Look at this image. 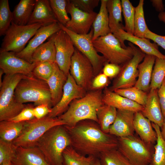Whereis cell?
Segmentation results:
<instances>
[{
    "mask_svg": "<svg viewBox=\"0 0 165 165\" xmlns=\"http://www.w3.org/2000/svg\"><path fill=\"white\" fill-rule=\"evenodd\" d=\"M56 62L45 61L36 64L32 73L37 78L47 81L52 74Z\"/></svg>",
    "mask_w": 165,
    "mask_h": 165,
    "instance_id": "cell-42",
    "label": "cell"
},
{
    "mask_svg": "<svg viewBox=\"0 0 165 165\" xmlns=\"http://www.w3.org/2000/svg\"><path fill=\"white\" fill-rule=\"evenodd\" d=\"M56 62L60 69L67 76L70 73L72 57L75 47L69 35L61 29L54 34Z\"/></svg>",
    "mask_w": 165,
    "mask_h": 165,
    "instance_id": "cell-13",
    "label": "cell"
},
{
    "mask_svg": "<svg viewBox=\"0 0 165 165\" xmlns=\"http://www.w3.org/2000/svg\"><path fill=\"white\" fill-rule=\"evenodd\" d=\"M118 150L133 165H149L153 153L148 144L134 135L117 138Z\"/></svg>",
    "mask_w": 165,
    "mask_h": 165,
    "instance_id": "cell-9",
    "label": "cell"
},
{
    "mask_svg": "<svg viewBox=\"0 0 165 165\" xmlns=\"http://www.w3.org/2000/svg\"><path fill=\"white\" fill-rule=\"evenodd\" d=\"M158 95L162 112L165 117V79L160 87L158 90Z\"/></svg>",
    "mask_w": 165,
    "mask_h": 165,
    "instance_id": "cell-50",
    "label": "cell"
},
{
    "mask_svg": "<svg viewBox=\"0 0 165 165\" xmlns=\"http://www.w3.org/2000/svg\"><path fill=\"white\" fill-rule=\"evenodd\" d=\"M0 165H13L11 161H7L5 162Z\"/></svg>",
    "mask_w": 165,
    "mask_h": 165,
    "instance_id": "cell-55",
    "label": "cell"
},
{
    "mask_svg": "<svg viewBox=\"0 0 165 165\" xmlns=\"http://www.w3.org/2000/svg\"><path fill=\"white\" fill-rule=\"evenodd\" d=\"M66 124L64 120L58 117L51 118L47 116L25 121L21 134L13 142L17 147H35L38 140L50 129Z\"/></svg>",
    "mask_w": 165,
    "mask_h": 165,
    "instance_id": "cell-7",
    "label": "cell"
},
{
    "mask_svg": "<svg viewBox=\"0 0 165 165\" xmlns=\"http://www.w3.org/2000/svg\"><path fill=\"white\" fill-rule=\"evenodd\" d=\"M67 76L61 70L57 63L51 76L46 82L50 92L52 106L57 105L62 95Z\"/></svg>",
    "mask_w": 165,
    "mask_h": 165,
    "instance_id": "cell-26",
    "label": "cell"
},
{
    "mask_svg": "<svg viewBox=\"0 0 165 165\" xmlns=\"http://www.w3.org/2000/svg\"><path fill=\"white\" fill-rule=\"evenodd\" d=\"M113 34L119 40L123 48L127 47L124 42L127 40L137 46L146 54L153 55L156 57L165 59V55L159 51L158 45L154 42H151L149 39L136 37L127 32L123 29H119Z\"/></svg>",
    "mask_w": 165,
    "mask_h": 165,
    "instance_id": "cell-18",
    "label": "cell"
},
{
    "mask_svg": "<svg viewBox=\"0 0 165 165\" xmlns=\"http://www.w3.org/2000/svg\"><path fill=\"white\" fill-rule=\"evenodd\" d=\"M54 16L58 23L65 26L70 19L66 9L67 0H49Z\"/></svg>",
    "mask_w": 165,
    "mask_h": 165,
    "instance_id": "cell-41",
    "label": "cell"
},
{
    "mask_svg": "<svg viewBox=\"0 0 165 165\" xmlns=\"http://www.w3.org/2000/svg\"><path fill=\"white\" fill-rule=\"evenodd\" d=\"M17 147L13 142L0 139V165L6 161H11L16 154Z\"/></svg>",
    "mask_w": 165,
    "mask_h": 165,
    "instance_id": "cell-43",
    "label": "cell"
},
{
    "mask_svg": "<svg viewBox=\"0 0 165 165\" xmlns=\"http://www.w3.org/2000/svg\"><path fill=\"white\" fill-rule=\"evenodd\" d=\"M152 124L157 134V139L151 164L152 165H165V141L161 135L160 127L152 123Z\"/></svg>",
    "mask_w": 165,
    "mask_h": 165,
    "instance_id": "cell-34",
    "label": "cell"
},
{
    "mask_svg": "<svg viewBox=\"0 0 165 165\" xmlns=\"http://www.w3.org/2000/svg\"><path fill=\"white\" fill-rule=\"evenodd\" d=\"M92 41L97 51L101 53L108 62L119 65L131 59L137 48L130 42L126 48H123L119 40L111 33Z\"/></svg>",
    "mask_w": 165,
    "mask_h": 165,
    "instance_id": "cell-5",
    "label": "cell"
},
{
    "mask_svg": "<svg viewBox=\"0 0 165 165\" xmlns=\"http://www.w3.org/2000/svg\"><path fill=\"white\" fill-rule=\"evenodd\" d=\"M35 3L36 0H20L12 12L13 23L19 25H27Z\"/></svg>",
    "mask_w": 165,
    "mask_h": 165,
    "instance_id": "cell-29",
    "label": "cell"
},
{
    "mask_svg": "<svg viewBox=\"0 0 165 165\" xmlns=\"http://www.w3.org/2000/svg\"><path fill=\"white\" fill-rule=\"evenodd\" d=\"M36 65L18 57L13 52L0 50V68L5 75H30Z\"/></svg>",
    "mask_w": 165,
    "mask_h": 165,
    "instance_id": "cell-16",
    "label": "cell"
},
{
    "mask_svg": "<svg viewBox=\"0 0 165 165\" xmlns=\"http://www.w3.org/2000/svg\"><path fill=\"white\" fill-rule=\"evenodd\" d=\"M34 108L31 106H27L17 115L9 120L15 122H21L35 119L33 113Z\"/></svg>",
    "mask_w": 165,
    "mask_h": 165,
    "instance_id": "cell-45",
    "label": "cell"
},
{
    "mask_svg": "<svg viewBox=\"0 0 165 165\" xmlns=\"http://www.w3.org/2000/svg\"><path fill=\"white\" fill-rule=\"evenodd\" d=\"M95 165H101L98 158L97 159Z\"/></svg>",
    "mask_w": 165,
    "mask_h": 165,
    "instance_id": "cell-56",
    "label": "cell"
},
{
    "mask_svg": "<svg viewBox=\"0 0 165 165\" xmlns=\"http://www.w3.org/2000/svg\"><path fill=\"white\" fill-rule=\"evenodd\" d=\"M153 67L150 88L158 90L165 79V59L156 57Z\"/></svg>",
    "mask_w": 165,
    "mask_h": 165,
    "instance_id": "cell-38",
    "label": "cell"
},
{
    "mask_svg": "<svg viewBox=\"0 0 165 165\" xmlns=\"http://www.w3.org/2000/svg\"><path fill=\"white\" fill-rule=\"evenodd\" d=\"M51 111V108L48 105L42 104L34 108L33 113L35 118L40 119L46 116Z\"/></svg>",
    "mask_w": 165,
    "mask_h": 165,
    "instance_id": "cell-49",
    "label": "cell"
},
{
    "mask_svg": "<svg viewBox=\"0 0 165 165\" xmlns=\"http://www.w3.org/2000/svg\"><path fill=\"white\" fill-rule=\"evenodd\" d=\"M11 162L13 165H50L36 146L18 147Z\"/></svg>",
    "mask_w": 165,
    "mask_h": 165,
    "instance_id": "cell-20",
    "label": "cell"
},
{
    "mask_svg": "<svg viewBox=\"0 0 165 165\" xmlns=\"http://www.w3.org/2000/svg\"><path fill=\"white\" fill-rule=\"evenodd\" d=\"M54 34L49 38L48 41L43 43L34 51L32 55L31 63L36 64L45 61L56 62Z\"/></svg>",
    "mask_w": 165,
    "mask_h": 165,
    "instance_id": "cell-28",
    "label": "cell"
},
{
    "mask_svg": "<svg viewBox=\"0 0 165 165\" xmlns=\"http://www.w3.org/2000/svg\"><path fill=\"white\" fill-rule=\"evenodd\" d=\"M71 145V138L64 125H60L48 130L38 140L36 146L50 165H63V152Z\"/></svg>",
    "mask_w": 165,
    "mask_h": 165,
    "instance_id": "cell-3",
    "label": "cell"
},
{
    "mask_svg": "<svg viewBox=\"0 0 165 165\" xmlns=\"http://www.w3.org/2000/svg\"><path fill=\"white\" fill-rule=\"evenodd\" d=\"M156 58L153 55H145L143 61L138 66V75L134 86L146 92L148 90Z\"/></svg>",
    "mask_w": 165,
    "mask_h": 165,
    "instance_id": "cell-25",
    "label": "cell"
},
{
    "mask_svg": "<svg viewBox=\"0 0 165 165\" xmlns=\"http://www.w3.org/2000/svg\"><path fill=\"white\" fill-rule=\"evenodd\" d=\"M61 30L58 22L42 26L29 41L27 45L21 52L15 53L19 57L31 63L34 51L47 39Z\"/></svg>",
    "mask_w": 165,
    "mask_h": 165,
    "instance_id": "cell-17",
    "label": "cell"
},
{
    "mask_svg": "<svg viewBox=\"0 0 165 165\" xmlns=\"http://www.w3.org/2000/svg\"><path fill=\"white\" fill-rule=\"evenodd\" d=\"M86 90L78 85L69 73L60 101L51 108V112L47 116L54 118L61 115L67 110L70 103L75 99L84 97L86 94Z\"/></svg>",
    "mask_w": 165,
    "mask_h": 165,
    "instance_id": "cell-15",
    "label": "cell"
},
{
    "mask_svg": "<svg viewBox=\"0 0 165 165\" xmlns=\"http://www.w3.org/2000/svg\"><path fill=\"white\" fill-rule=\"evenodd\" d=\"M144 0H140L135 7L134 35L140 38H145V35L149 29L144 17L143 6Z\"/></svg>",
    "mask_w": 165,
    "mask_h": 165,
    "instance_id": "cell-36",
    "label": "cell"
},
{
    "mask_svg": "<svg viewBox=\"0 0 165 165\" xmlns=\"http://www.w3.org/2000/svg\"><path fill=\"white\" fill-rule=\"evenodd\" d=\"M135 131L140 138L145 143L152 144L156 142L157 135L151 121L141 112H135L134 119Z\"/></svg>",
    "mask_w": 165,
    "mask_h": 165,
    "instance_id": "cell-24",
    "label": "cell"
},
{
    "mask_svg": "<svg viewBox=\"0 0 165 165\" xmlns=\"http://www.w3.org/2000/svg\"><path fill=\"white\" fill-rule=\"evenodd\" d=\"M74 6L81 10L90 13L97 6L99 0H70Z\"/></svg>",
    "mask_w": 165,
    "mask_h": 165,
    "instance_id": "cell-44",
    "label": "cell"
},
{
    "mask_svg": "<svg viewBox=\"0 0 165 165\" xmlns=\"http://www.w3.org/2000/svg\"><path fill=\"white\" fill-rule=\"evenodd\" d=\"M108 83V77L103 73L99 74L93 79L90 89L93 90H100L106 86Z\"/></svg>",
    "mask_w": 165,
    "mask_h": 165,
    "instance_id": "cell-46",
    "label": "cell"
},
{
    "mask_svg": "<svg viewBox=\"0 0 165 165\" xmlns=\"http://www.w3.org/2000/svg\"><path fill=\"white\" fill-rule=\"evenodd\" d=\"M121 3L125 22L123 30L134 35L135 7L129 0H122Z\"/></svg>",
    "mask_w": 165,
    "mask_h": 165,
    "instance_id": "cell-39",
    "label": "cell"
},
{
    "mask_svg": "<svg viewBox=\"0 0 165 165\" xmlns=\"http://www.w3.org/2000/svg\"><path fill=\"white\" fill-rule=\"evenodd\" d=\"M96 114L98 123L101 129L104 132L109 134L110 127L116 119L117 109L104 104L98 109Z\"/></svg>",
    "mask_w": 165,
    "mask_h": 165,
    "instance_id": "cell-32",
    "label": "cell"
},
{
    "mask_svg": "<svg viewBox=\"0 0 165 165\" xmlns=\"http://www.w3.org/2000/svg\"><path fill=\"white\" fill-rule=\"evenodd\" d=\"M14 96L16 101L20 103L32 102L36 106L45 104L50 108L52 106L50 92L46 82L33 74L24 75L16 88Z\"/></svg>",
    "mask_w": 165,
    "mask_h": 165,
    "instance_id": "cell-4",
    "label": "cell"
},
{
    "mask_svg": "<svg viewBox=\"0 0 165 165\" xmlns=\"http://www.w3.org/2000/svg\"><path fill=\"white\" fill-rule=\"evenodd\" d=\"M58 22L49 0H36L35 6L28 24L40 23L44 25Z\"/></svg>",
    "mask_w": 165,
    "mask_h": 165,
    "instance_id": "cell-23",
    "label": "cell"
},
{
    "mask_svg": "<svg viewBox=\"0 0 165 165\" xmlns=\"http://www.w3.org/2000/svg\"><path fill=\"white\" fill-rule=\"evenodd\" d=\"M98 158L101 165H133L118 148L104 152Z\"/></svg>",
    "mask_w": 165,
    "mask_h": 165,
    "instance_id": "cell-35",
    "label": "cell"
},
{
    "mask_svg": "<svg viewBox=\"0 0 165 165\" xmlns=\"http://www.w3.org/2000/svg\"><path fill=\"white\" fill-rule=\"evenodd\" d=\"M121 69L119 65L107 62L104 65L103 73L108 77L113 78L119 74Z\"/></svg>",
    "mask_w": 165,
    "mask_h": 165,
    "instance_id": "cell-47",
    "label": "cell"
},
{
    "mask_svg": "<svg viewBox=\"0 0 165 165\" xmlns=\"http://www.w3.org/2000/svg\"><path fill=\"white\" fill-rule=\"evenodd\" d=\"M160 128V132L161 135L164 140L165 141V117H164L163 124Z\"/></svg>",
    "mask_w": 165,
    "mask_h": 165,
    "instance_id": "cell-52",
    "label": "cell"
},
{
    "mask_svg": "<svg viewBox=\"0 0 165 165\" xmlns=\"http://www.w3.org/2000/svg\"><path fill=\"white\" fill-rule=\"evenodd\" d=\"M145 55L139 48L137 47L133 57L123 64L117 77L109 89L114 91L118 89L134 86L138 76V66Z\"/></svg>",
    "mask_w": 165,
    "mask_h": 165,
    "instance_id": "cell-12",
    "label": "cell"
},
{
    "mask_svg": "<svg viewBox=\"0 0 165 165\" xmlns=\"http://www.w3.org/2000/svg\"><path fill=\"white\" fill-rule=\"evenodd\" d=\"M157 91L158 90H150L141 112L151 122L161 128L163 124L164 118L160 104Z\"/></svg>",
    "mask_w": 165,
    "mask_h": 165,
    "instance_id": "cell-22",
    "label": "cell"
},
{
    "mask_svg": "<svg viewBox=\"0 0 165 165\" xmlns=\"http://www.w3.org/2000/svg\"><path fill=\"white\" fill-rule=\"evenodd\" d=\"M8 0H0V36L4 35L13 21Z\"/></svg>",
    "mask_w": 165,
    "mask_h": 165,
    "instance_id": "cell-40",
    "label": "cell"
},
{
    "mask_svg": "<svg viewBox=\"0 0 165 165\" xmlns=\"http://www.w3.org/2000/svg\"><path fill=\"white\" fill-rule=\"evenodd\" d=\"M63 157V165H95L98 158L92 156L82 155L71 146L64 150Z\"/></svg>",
    "mask_w": 165,
    "mask_h": 165,
    "instance_id": "cell-31",
    "label": "cell"
},
{
    "mask_svg": "<svg viewBox=\"0 0 165 165\" xmlns=\"http://www.w3.org/2000/svg\"><path fill=\"white\" fill-rule=\"evenodd\" d=\"M135 112L117 110L115 121L109 129V134L117 138L134 135V119Z\"/></svg>",
    "mask_w": 165,
    "mask_h": 165,
    "instance_id": "cell-19",
    "label": "cell"
},
{
    "mask_svg": "<svg viewBox=\"0 0 165 165\" xmlns=\"http://www.w3.org/2000/svg\"><path fill=\"white\" fill-rule=\"evenodd\" d=\"M4 73L2 70L0 69V86H1L2 80V76Z\"/></svg>",
    "mask_w": 165,
    "mask_h": 165,
    "instance_id": "cell-54",
    "label": "cell"
},
{
    "mask_svg": "<svg viewBox=\"0 0 165 165\" xmlns=\"http://www.w3.org/2000/svg\"><path fill=\"white\" fill-rule=\"evenodd\" d=\"M149 165H152V164L151 163V164H150Z\"/></svg>",
    "mask_w": 165,
    "mask_h": 165,
    "instance_id": "cell-57",
    "label": "cell"
},
{
    "mask_svg": "<svg viewBox=\"0 0 165 165\" xmlns=\"http://www.w3.org/2000/svg\"><path fill=\"white\" fill-rule=\"evenodd\" d=\"M66 9L71 18L65 26L78 34H88L97 13L94 11L88 13L82 11L76 7L70 0H67Z\"/></svg>",
    "mask_w": 165,
    "mask_h": 165,
    "instance_id": "cell-14",
    "label": "cell"
},
{
    "mask_svg": "<svg viewBox=\"0 0 165 165\" xmlns=\"http://www.w3.org/2000/svg\"><path fill=\"white\" fill-rule=\"evenodd\" d=\"M25 122H15L11 121L0 122V139L13 142L21 134Z\"/></svg>",
    "mask_w": 165,
    "mask_h": 165,
    "instance_id": "cell-33",
    "label": "cell"
},
{
    "mask_svg": "<svg viewBox=\"0 0 165 165\" xmlns=\"http://www.w3.org/2000/svg\"><path fill=\"white\" fill-rule=\"evenodd\" d=\"M58 23L61 29L65 31L70 37L75 47L90 61L94 68L95 75L98 74L103 66L108 62L103 56L98 53L93 46V27L88 34L79 35L69 30L60 23L58 22Z\"/></svg>",
    "mask_w": 165,
    "mask_h": 165,
    "instance_id": "cell-10",
    "label": "cell"
},
{
    "mask_svg": "<svg viewBox=\"0 0 165 165\" xmlns=\"http://www.w3.org/2000/svg\"><path fill=\"white\" fill-rule=\"evenodd\" d=\"M107 0H101L100 10L92 25L94 29L92 41L111 33L109 26L108 14L106 6Z\"/></svg>",
    "mask_w": 165,
    "mask_h": 165,
    "instance_id": "cell-27",
    "label": "cell"
},
{
    "mask_svg": "<svg viewBox=\"0 0 165 165\" xmlns=\"http://www.w3.org/2000/svg\"><path fill=\"white\" fill-rule=\"evenodd\" d=\"M119 95L132 101L144 107L147 100L148 94L134 86L123 89H119L114 91Z\"/></svg>",
    "mask_w": 165,
    "mask_h": 165,
    "instance_id": "cell-37",
    "label": "cell"
},
{
    "mask_svg": "<svg viewBox=\"0 0 165 165\" xmlns=\"http://www.w3.org/2000/svg\"><path fill=\"white\" fill-rule=\"evenodd\" d=\"M101 90H93L83 97L74 100L67 110L58 117L64 120L66 125L75 126L79 122L91 120L98 123L97 111L104 103Z\"/></svg>",
    "mask_w": 165,
    "mask_h": 165,
    "instance_id": "cell-2",
    "label": "cell"
},
{
    "mask_svg": "<svg viewBox=\"0 0 165 165\" xmlns=\"http://www.w3.org/2000/svg\"><path fill=\"white\" fill-rule=\"evenodd\" d=\"M145 38L152 40L154 43L165 50V36L158 35L149 29L146 32Z\"/></svg>",
    "mask_w": 165,
    "mask_h": 165,
    "instance_id": "cell-48",
    "label": "cell"
},
{
    "mask_svg": "<svg viewBox=\"0 0 165 165\" xmlns=\"http://www.w3.org/2000/svg\"><path fill=\"white\" fill-rule=\"evenodd\" d=\"M70 73L76 83L86 90L90 89L95 75L89 60L75 47L72 57Z\"/></svg>",
    "mask_w": 165,
    "mask_h": 165,
    "instance_id": "cell-11",
    "label": "cell"
},
{
    "mask_svg": "<svg viewBox=\"0 0 165 165\" xmlns=\"http://www.w3.org/2000/svg\"><path fill=\"white\" fill-rule=\"evenodd\" d=\"M43 24L36 23L25 25H19L12 21L2 39L0 50L15 53L22 51Z\"/></svg>",
    "mask_w": 165,
    "mask_h": 165,
    "instance_id": "cell-8",
    "label": "cell"
},
{
    "mask_svg": "<svg viewBox=\"0 0 165 165\" xmlns=\"http://www.w3.org/2000/svg\"><path fill=\"white\" fill-rule=\"evenodd\" d=\"M158 17L160 21L165 23V11L159 13Z\"/></svg>",
    "mask_w": 165,
    "mask_h": 165,
    "instance_id": "cell-53",
    "label": "cell"
},
{
    "mask_svg": "<svg viewBox=\"0 0 165 165\" xmlns=\"http://www.w3.org/2000/svg\"><path fill=\"white\" fill-rule=\"evenodd\" d=\"M102 99L104 104L113 107L117 110L136 112H141L144 108L143 106L108 89L105 90Z\"/></svg>",
    "mask_w": 165,
    "mask_h": 165,
    "instance_id": "cell-21",
    "label": "cell"
},
{
    "mask_svg": "<svg viewBox=\"0 0 165 165\" xmlns=\"http://www.w3.org/2000/svg\"><path fill=\"white\" fill-rule=\"evenodd\" d=\"M152 4L156 11L160 13L164 11V6L162 0H151Z\"/></svg>",
    "mask_w": 165,
    "mask_h": 165,
    "instance_id": "cell-51",
    "label": "cell"
},
{
    "mask_svg": "<svg viewBox=\"0 0 165 165\" xmlns=\"http://www.w3.org/2000/svg\"><path fill=\"white\" fill-rule=\"evenodd\" d=\"M106 6L108 14L109 26L111 33L113 34L119 29H123L121 1L108 0Z\"/></svg>",
    "mask_w": 165,
    "mask_h": 165,
    "instance_id": "cell-30",
    "label": "cell"
},
{
    "mask_svg": "<svg viewBox=\"0 0 165 165\" xmlns=\"http://www.w3.org/2000/svg\"><path fill=\"white\" fill-rule=\"evenodd\" d=\"M24 75H5L0 87V122L9 120L20 113L27 106L15 99L16 88Z\"/></svg>",
    "mask_w": 165,
    "mask_h": 165,
    "instance_id": "cell-6",
    "label": "cell"
},
{
    "mask_svg": "<svg viewBox=\"0 0 165 165\" xmlns=\"http://www.w3.org/2000/svg\"><path fill=\"white\" fill-rule=\"evenodd\" d=\"M71 141V146L79 154L98 158L102 153L118 148L117 138L101 129L91 120L80 121L73 127L64 125Z\"/></svg>",
    "mask_w": 165,
    "mask_h": 165,
    "instance_id": "cell-1",
    "label": "cell"
}]
</instances>
